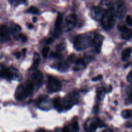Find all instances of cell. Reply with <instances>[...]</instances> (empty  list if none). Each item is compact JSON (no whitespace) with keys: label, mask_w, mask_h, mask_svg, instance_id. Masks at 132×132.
I'll return each mask as SVG.
<instances>
[{"label":"cell","mask_w":132,"mask_h":132,"mask_svg":"<svg viewBox=\"0 0 132 132\" xmlns=\"http://www.w3.org/2000/svg\"><path fill=\"white\" fill-rule=\"evenodd\" d=\"M93 38L88 34L79 35L74 40V47L78 51L85 50L92 45Z\"/></svg>","instance_id":"6da1fadb"},{"label":"cell","mask_w":132,"mask_h":132,"mask_svg":"<svg viewBox=\"0 0 132 132\" xmlns=\"http://www.w3.org/2000/svg\"><path fill=\"white\" fill-rule=\"evenodd\" d=\"M115 16L114 8L112 6H109L105 11L101 19L102 25L105 29L110 30L113 28L116 22Z\"/></svg>","instance_id":"7a4b0ae2"},{"label":"cell","mask_w":132,"mask_h":132,"mask_svg":"<svg viewBox=\"0 0 132 132\" xmlns=\"http://www.w3.org/2000/svg\"><path fill=\"white\" fill-rule=\"evenodd\" d=\"M33 90V84L30 81H27L18 87L15 92V97L17 100H23L31 95Z\"/></svg>","instance_id":"3957f363"},{"label":"cell","mask_w":132,"mask_h":132,"mask_svg":"<svg viewBox=\"0 0 132 132\" xmlns=\"http://www.w3.org/2000/svg\"><path fill=\"white\" fill-rule=\"evenodd\" d=\"M79 100V95L77 92L73 91L67 94L62 100V104L63 108L66 110L71 108L76 104Z\"/></svg>","instance_id":"277c9868"},{"label":"cell","mask_w":132,"mask_h":132,"mask_svg":"<svg viewBox=\"0 0 132 132\" xmlns=\"http://www.w3.org/2000/svg\"><path fill=\"white\" fill-rule=\"evenodd\" d=\"M19 76V71L16 69L12 67L7 68H5L4 67L0 72V77L8 80L16 78Z\"/></svg>","instance_id":"5b68a950"},{"label":"cell","mask_w":132,"mask_h":132,"mask_svg":"<svg viewBox=\"0 0 132 132\" xmlns=\"http://www.w3.org/2000/svg\"><path fill=\"white\" fill-rule=\"evenodd\" d=\"M47 88L51 92H57L61 90V84L58 79L52 76L49 75L48 76Z\"/></svg>","instance_id":"8992f818"},{"label":"cell","mask_w":132,"mask_h":132,"mask_svg":"<svg viewBox=\"0 0 132 132\" xmlns=\"http://www.w3.org/2000/svg\"><path fill=\"white\" fill-rule=\"evenodd\" d=\"M116 15L119 19L123 18L126 11V6L123 0H117L116 3Z\"/></svg>","instance_id":"52a82bcc"},{"label":"cell","mask_w":132,"mask_h":132,"mask_svg":"<svg viewBox=\"0 0 132 132\" xmlns=\"http://www.w3.org/2000/svg\"><path fill=\"white\" fill-rule=\"evenodd\" d=\"M77 22L76 15L74 14H71L68 15L64 21V29L65 31H69L73 29L75 26Z\"/></svg>","instance_id":"ba28073f"},{"label":"cell","mask_w":132,"mask_h":132,"mask_svg":"<svg viewBox=\"0 0 132 132\" xmlns=\"http://www.w3.org/2000/svg\"><path fill=\"white\" fill-rule=\"evenodd\" d=\"M104 125V123L98 119L88 120L85 124V128L87 130L93 131H95L98 127H102Z\"/></svg>","instance_id":"9c48e42d"},{"label":"cell","mask_w":132,"mask_h":132,"mask_svg":"<svg viewBox=\"0 0 132 132\" xmlns=\"http://www.w3.org/2000/svg\"><path fill=\"white\" fill-rule=\"evenodd\" d=\"M33 83L38 87H40L43 82V77L42 73L39 70H35L31 75Z\"/></svg>","instance_id":"30bf717a"},{"label":"cell","mask_w":132,"mask_h":132,"mask_svg":"<svg viewBox=\"0 0 132 132\" xmlns=\"http://www.w3.org/2000/svg\"><path fill=\"white\" fill-rule=\"evenodd\" d=\"M104 40V37L100 34H96L93 38L92 45H94L95 51L100 53L102 47V44Z\"/></svg>","instance_id":"8fae6325"},{"label":"cell","mask_w":132,"mask_h":132,"mask_svg":"<svg viewBox=\"0 0 132 132\" xmlns=\"http://www.w3.org/2000/svg\"><path fill=\"white\" fill-rule=\"evenodd\" d=\"M105 10L100 7H95L91 10L92 17L96 20H101Z\"/></svg>","instance_id":"7c38bea8"},{"label":"cell","mask_w":132,"mask_h":132,"mask_svg":"<svg viewBox=\"0 0 132 132\" xmlns=\"http://www.w3.org/2000/svg\"><path fill=\"white\" fill-rule=\"evenodd\" d=\"M62 24V15L59 13L56 18L55 24V30L54 32V36L57 37L59 36L61 31V25Z\"/></svg>","instance_id":"4fadbf2b"},{"label":"cell","mask_w":132,"mask_h":132,"mask_svg":"<svg viewBox=\"0 0 132 132\" xmlns=\"http://www.w3.org/2000/svg\"><path fill=\"white\" fill-rule=\"evenodd\" d=\"M38 104L40 108L44 109H49L51 108L50 101L47 96L43 95L38 100Z\"/></svg>","instance_id":"5bb4252c"},{"label":"cell","mask_w":132,"mask_h":132,"mask_svg":"<svg viewBox=\"0 0 132 132\" xmlns=\"http://www.w3.org/2000/svg\"><path fill=\"white\" fill-rule=\"evenodd\" d=\"M0 36L2 40L4 41H7L10 39V30L7 26L3 25L0 26Z\"/></svg>","instance_id":"9a60e30c"},{"label":"cell","mask_w":132,"mask_h":132,"mask_svg":"<svg viewBox=\"0 0 132 132\" xmlns=\"http://www.w3.org/2000/svg\"><path fill=\"white\" fill-rule=\"evenodd\" d=\"M120 30L122 32V37L123 39L126 40H129L132 37V31L131 30L126 27L124 25H120L119 27Z\"/></svg>","instance_id":"2e32d148"},{"label":"cell","mask_w":132,"mask_h":132,"mask_svg":"<svg viewBox=\"0 0 132 132\" xmlns=\"http://www.w3.org/2000/svg\"><path fill=\"white\" fill-rule=\"evenodd\" d=\"M85 65V63L83 58H78L75 61V64L73 68V70L75 71H78L82 69Z\"/></svg>","instance_id":"e0dca14e"},{"label":"cell","mask_w":132,"mask_h":132,"mask_svg":"<svg viewBox=\"0 0 132 132\" xmlns=\"http://www.w3.org/2000/svg\"><path fill=\"white\" fill-rule=\"evenodd\" d=\"M132 53V48L131 47H127L125 48L121 53V57L123 61H126L131 55Z\"/></svg>","instance_id":"ac0fdd59"},{"label":"cell","mask_w":132,"mask_h":132,"mask_svg":"<svg viewBox=\"0 0 132 132\" xmlns=\"http://www.w3.org/2000/svg\"><path fill=\"white\" fill-rule=\"evenodd\" d=\"M40 60V57L38 53H35L34 56V60H33V63L30 68V70H35L37 69V68L38 67L39 62Z\"/></svg>","instance_id":"d6986e66"},{"label":"cell","mask_w":132,"mask_h":132,"mask_svg":"<svg viewBox=\"0 0 132 132\" xmlns=\"http://www.w3.org/2000/svg\"><path fill=\"white\" fill-rule=\"evenodd\" d=\"M69 63L67 61L61 60L57 64V69L61 72L67 71L69 68Z\"/></svg>","instance_id":"ffe728a7"},{"label":"cell","mask_w":132,"mask_h":132,"mask_svg":"<svg viewBox=\"0 0 132 132\" xmlns=\"http://www.w3.org/2000/svg\"><path fill=\"white\" fill-rule=\"evenodd\" d=\"M53 104L54 106V107L59 112L61 111L62 109H63L62 104V101L61 100L60 97H56L54 99L53 102Z\"/></svg>","instance_id":"44dd1931"},{"label":"cell","mask_w":132,"mask_h":132,"mask_svg":"<svg viewBox=\"0 0 132 132\" xmlns=\"http://www.w3.org/2000/svg\"><path fill=\"white\" fill-rule=\"evenodd\" d=\"M106 89L104 87H99L96 89V95L98 100H102L105 96Z\"/></svg>","instance_id":"7402d4cb"},{"label":"cell","mask_w":132,"mask_h":132,"mask_svg":"<svg viewBox=\"0 0 132 132\" xmlns=\"http://www.w3.org/2000/svg\"><path fill=\"white\" fill-rule=\"evenodd\" d=\"M121 115L123 118L125 119H128L132 117V110L131 109H126L124 110L122 113Z\"/></svg>","instance_id":"603a6c76"},{"label":"cell","mask_w":132,"mask_h":132,"mask_svg":"<svg viewBox=\"0 0 132 132\" xmlns=\"http://www.w3.org/2000/svg\"><path fill=\"white\" fill-rule=\"evenodd\" d=\"M27 12L32 13V14H39L40 13V11L38 8L34 6H31L27 10Z\"/></svg>","instance_id":"cb8c5ba5"},{"label":"cell","mask_w":132,"mask_h":132,"mask_svg":"<svg viewBox=\"0 0 132 132\" xmlns=\"http://www.w3.org/2000/svg\"><path fill=\"white\" fill-rule=\"evenodd\" d=\"M65 47H66V44L64 42H62L58 44L56 46V48L58 52H60L63 50L65 48Z\"/></svg>","instance_id":"d4e9b609"},{"label":"cell","mask_w":132,"mask_h":132,"mask_svg":"<svg viewBox=\"0 0 132 132\" xmlns=\"http://www.w3.org/2000/svg\"><path fill=\"white\" fill-rule=\"evenodd\" d=\"M49 51H50V48L47 46H45L43 48L42 53V56L44 58L47 57V55L49 52Z\"/></svg>","instance_id":"484cf974"},{"label":"cell","mask_w":132,"mask_h":132,"mask_svg":"<svg viewBox=\"0 0 132 132\" xmlns=\"http://www.w3.org/2000/svg\"><path fill=\"white\" fill-rule=\"evenodd\" d=\"M26 2V0H12L11 1V3L12 4H14L15 5H18L20 4L25 3Z\"/></svg>","instance_id":"4316f807"},{"label":"cell","mask_w":132,"mask_h":132,"mask_svg":"<svg viewBox=\"0 0 132 132\" xmlns=\"http://www.w3.org/2000/svg\"><path fill=\"white\" fill-rule=\"evenodd\" d=\"M72 127L75 131L78 130V125L77 121H74L72 124Z\"/></svg>","instance_id":"83f0119b"},{"label":"cell","mask_w":132,"mask_h":132,"mask_svg":"<svg viewBox=\"0 0 132 132\" xmlns=\"http://www.w3.org/2000/svg\"><path fill=\"white\" fill-rule=\"evenodd\" d=\"M126 23L130 26H132V17L130 15H127L126 18Z\"/></svg>","instance_id":"f1b7e54d"},{"label":"cell","mask_w":132,"mask_h":132,"mask_svg":"<svg viewBox=\"0 0 132 132\" xmlns=\"http://www.w3.org/2000/svg\"><path fill=\"white\" fill-rule=\"evenodd\" d=\"M21 28L19 25H15L13 28V32H14V34H16V32L20 31L21 30Z\"/></svg>","instance_id":"f546056e"},{"label":"cell","mask_w":132,"mask_h":132,"mask_svg":"<svg viewBox=\"0 0 132 132\" xmlns=\"http://www.w3.org/2000/svg\"><path fill=\"white\" fill-rule=\"evenodd\" d=\"M19 37L21 39V40L23 41V42H26V41H27V37L25 35H24V34H19Z\"/></svg>","instance_id":"4dcf8cb0"},{"label":"cell","mask_w":132,"mask_h":132,"mask_svg":"<svg viewBox=\"0 0 132 132\" xmlns=\"http://www.w3.org/2000/svg\"><path fill=\"white\" fill-rule=\"evenodd\" d=\"M61 55L58 52H52L51 53V56L53 58H59L61 57Z\"/></svg>","instance_id":"1f68e13d"},{"label":"cell","mask_w":132,"mask_h":132,"mask_svg":"<svg viewBox=\"0 0 132 132\" xmlns=\"http://www.w3.org/2000/svg\"><path fill=\"white\" fill-rule=\"evenodd\" d=\"M102 78V75L101 74H100L95 77H94L93 78H92V80L93 81H96L97 80H99L100 79H101Z\"/></svg>","instance_id":"d6a6232c"},{"label":"cell","mask_w":132,"mask_h":132,"mask_svg":"<svg viewBox=\"0 0 132 132\" xmlns=\"http://www.w3.org/2000/svg\"><path fill=\"white\" fill-rule=\"evenodd\" d=\"M69 60L71 62H73L75 60V55L74 54H71L69 57Z\"/></svg>","instance_id":"836d02e7"},{"label":"cell","mask_w":132,"mask_h":132,"mask_svg":"<svg viewBox=\"0 0 132 132\" xmlns=\"http://www.w3.org/2000/svg\"><path fill=\"white\" fill-rule=\"evenodd\" d=\"M127 80L129 82L132 81V71H131L128 74L127 76Z\"/></svg>","instance_id":"e575fe53"},{"label":"cell","mask_w":132,"mask_h":132,"mask_svg":"<svg viewBox=\"0 0 132 132\" xmlns=\"http://www.w3.org/2000/svg\"><path fill=\"white\" fill-rule=\"evenodd\" d=\"M98 105H96L94 106L93 107V112L95 113V114H96L98 112Z\"/></svg>","instance_id":"d590c367"},{"label":"cell","mask_w":132,"mask_h":132,"mask_svg":"<svg viewBox=\"0 0 132 132\" xmlns=\"http://www.w3.org/2000/svg\"><path fill=\"white\" fill-rule=\"evenodd\" d=\"M14 55L16 58H20L21 56V53L20 52H17L14 54Z\"/></svg>","instance_id":"8d00e7d4"},{"label":"cell","mask_w":132,"mask_h":132,"mask_svg":"<svg viewBox=\"0 0 132 132\" xmlns=\"http://www.w3.org/2000/svg\"><path fill=\"white\" fill-rule=\"evenodd\" d=\"M53 39L52 38H47L46 39V43L47 44H50V43H51L53 42Z\"/></svg>","instance_id":"74e56055"},{"label":"cell","mask_w":132,"mask_h":132,"mask_svg":"<svg viewBox=\"0 0 132 132\" xmlns=\"http://www.w3.org/2000/svg\"><path fill=\"white\" fill-rule=\"evenodd\" d=\"M128 100L130 102H132V92L130 93V94H129V96H128Z\"/></svg>","instance_id":"f35d334b"},{"label":"cell","mask_w":132,"mask_h":132,"mask_svg":"<svg viewBox=\"0 0 132 132\" xmlns=\"http://www.w3.org/2000/svg\"><path fill=\"white\" fill-rule=\"evenodd\" d=\"M32 21H33V22H34V23L36 22V21H37V18L36 17V16L33 17V18H32Z\"/></svg>","instance_id":"ab89813d"},{"label":"cell","mask_w":132,"mask_h":132,"mask_svg":"<svg viewBox=\"0 0 132 132\" xmlns=\"http://www.w3.org/2000/svg\"><path fill=\"white\" fill-rule=\"evenodd\" d=\"M28 28H29L31 29V28H33V27H34V26H33V25H32V24L30 23V24H28Z\"/></svg>","instance_id":"60d3db41"},{"label":"cell","mask_w":132,"mask_h":132,"mask_svg":"<svg viewBox=\"0 0 132 132\" xmlns=\"http://www.w3.org/2000/svg\"><path fill=\"white\" fill-rule=\"evenodd\" d=\"M4 68V67L2 65H1V64H0V72H1V70H2V69H3Z\"/></svg>","instance_id":"b9f144b4"},{"label":"cell","mask_w":132,"mask_h":132,"mask_svg":"<svg viewBox=\"0 0 132 132\" xmlns=\"http://www.w3.org/2000/svg\"><path fill=\"white\" fill-rule=\"evenodd\" d=\"M106 130H107V131H112V130H110V129H108V130H107V129H105V130H104L103 131H106Z\"/></svg>","instance_id":"7bdbcfd3"}]
</instances>
